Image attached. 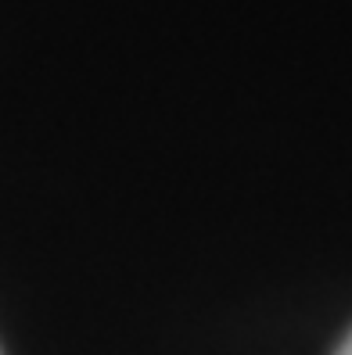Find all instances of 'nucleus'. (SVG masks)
Segmentation results:
<instances>
[{
	"label": "nucleus",
	"instance_id": "f257e3e1",
	"mask_svg": "<svg viewBox=\"0 0 352 355\" xmlns=\"http://www.w3.org/2000/svg\"><path fill=\"white\" fill-rule=\"evenodd\" d=\"M335 355H352V330L345 334V341L338 345V352H335Z\"/></svg>",
	"mask_w": 352,
	"mask_h": 355
}]
</instances>
